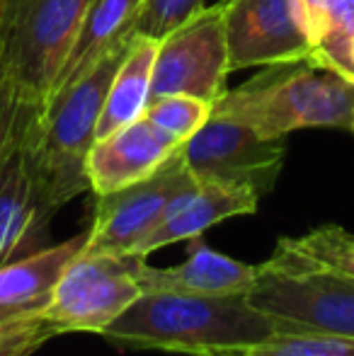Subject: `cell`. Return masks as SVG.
Returning <instances> with one entry per match:
<instances>
[{
  "label": "cell",
  "instance_id": "obj_3",
  "mask_svg": "<svg viewBox=\"0 0 354 356\" xmlns=\"http://www.w3.org/2000/svg\"><path fill=\"white\" fill-rule=\"evenodd\" d=\"M211 109L241 119L267 138L318 127L352 131L354 80L311 61L269 66L243 88L226 90Z\"/></svg>",
  "mask_w": 354,
  "mask_h": 356
},
{
  "label": "cell",
  "instance_id": "obj_19",
  "mask_svg": "<svg viewBox=\"0 0 354 356\" xmlns=\"http://www.w3.org/2000/svg\"><path fill=\"white\" fill-rule=\"evenodd\" d=\"M269 259L289 267L321 269L354 282V233L340 225H318L296 238H279Z\"/></svg>",
  "mask_w": 354,
  "mask_h": 356
},
{
  "label": "cell",
  "instance_id": "obj_4",
  "mask_svg": "<svg viewBox=\"0 0 354 356\" xmlns=\"http://www.w3.org/2000/svg\"><path fill=\"white\" fill-rule=\"evenodd\" d=\"M92 0H0V75L44 104Z\"/></svg>",
  "mask_w": 354,
  "mask_h": 356
},
{
  "label": "cell",
  "instance_id": "obj_21",
  "mask_svg": "<svg viewBox=\"0 0 354 356\" xmlns=\"http://www.w3.org/2000/svg\"><path fill=\"white\" fill-rule=\"evenodd\" d=\"M211 114V104L189 95H166L153 97L143 109V119L156 124L161 131L172 136L177 143L192 138Z\"/></svg>",
  "mask_w": 354,
  "mask_h": 356
},
{
  "label": "cell",
  "instance_id": "obj_24",
  "mask_svg": "<svg viewBox=\"0 0 354 356\" xmlns=\"http://www.w3.org/2000/svg\"><path fill=\"white\" fill-rule=\"evenodd\" d=\"M56 334L58 330L42 313L15 320L0 327V356H32Z\"/></svg>",
  "mask_w": 354,
  "mask_h": 356
},
{
  "label": "cell",
  "instance_id": "obj_1",
  "mask_svg": "<svg viewBox=\"0 0 354 356\" xmlns=\"http://www.w3.org/2000/svg\"><path fill=\"white\" fill-rule=\"evenodd\" d=\"M274 332H279L277 320L248 303L246 293L197 296L153 291L138 296L102 337L122 347L166 349L192 356L262 342Z\"/></svg>",
  "mask_w": 354,
  "mask_h": 356
},
{
  "label": "cell",
  "instance_id": "obj_13",
  "mask_svg": "<svg viewBox=\"0 0 354 356\" xmlns=\"http://www.w3.org/2000/svg\"><path fill=\"white\" fill-rule=\"evenodd\" d=\"M189 252L184 262L175 267L158 269L138 257L136 282L143 293L168 291V293H197V296H231L248 293L257 279V264H246L211 250L202 235L189 238Z\"/></svg>",
  "mask_w": 354,
  "mask_h": 356
},
{
  "label": "cell",
  "instance_id": "obj_8",
  "mask_svg": "<svg viewBox=\"0 0 354 356\" xmlns=\"http://www.w3.org/2000/svg\"><path fill=\"white\" fill-rule=\"evenodd\" d=\"M228 42L223 3L204 5L179 27L158 39L151 99L189 95L214 104L226 92Z\"/></svg>",
  "mask_w": 354,
  "mask_h": 356
},
{
  "label": "cell",
  "instance_id": "obj_23",
  "mask_svg": "<svg viewBox=\"0 0 354 356\" xmlns=\"http://www.w3.org/2000/svg\"><path fill=\"white\" fill-rule=\"evenodd\" d=\"M204 8V0H143L141 15L136 22V34L151 39H163L168 32L192 17Z\"/></svg>",
  "mask_w": 354,
  "mask_h": 356
},
{
  "label": "cell",
  "instance_id": "obj_26",
  "mask_svg": "<svg viewBox=\"0 0 354 356\" xmlns=\"http://www.w3.org/2000/svg\"><path fill=\"white\" fill-rule=\"evenodd\" d=\"M352 134H354V127H352Z\"/></svg>",
  "mask_w": 354,
  "mask_h": 356
},
{
  "label": "cell",
  "instance_id": "obj_5",
  "mask_svg": "<svg viewBox=\"0 0 354 356\" xmlns=\"http://www.w3.org/2000/svg\"><path fill=\"white\" fill-rule=\"evenodd\" d=\"M246 298L257 310L277 320L279 332L311 330L354 337L352 279L267 259L257 264V279Z\"/></svg>",
  "mask_w": 354,
  "mask_h": 356
},
{
  "label": "cell",
  "instance_id": "obj_6",
  "mask_svg": "<svg viewBox=\"0 0 354 356\" xmlns=\"http://www.w3.org/2000/svg\"><path fill=\"white\" fill-rule=\"evenodd\" d=\"M136 262L134 254L81 250L63 269L42 315L58 334H102L143 293L136 282Z\"/></svg>",
  "mask_w": 354,
  "mask_h": 356
},
{
  "label": "cell",
  "instance_id": "obj_17",
  "mask_svg": "<svg viewBox=\"0 0 354 356\" xmlns=\"http://www.w3.org/2000/svg\"><path fill=\"white\" fill-rule=\"evenodd\" d=\"M158 39L136 34L129 44L122 66L117 68L112 83H109L104 107L99 114L95 141L129 127L143 117V109L151 102V78L153 61H156Z\"/></svg>",
  "mask_w": 354,
  "mask_h": 356
},
{
  "label": "cell",
  "instance_id": "obj_25",
  "mask_svg": "<svg viewBox=\"0 0 354 356\" xmlns=\"http://www.w3.org/2000/svg\"><path fill=\"white\" fill-rule=\"evenodd\" d=\"M192 356H223V354H192Z\"/></svg>",
  "mask_w": 354,
  "mask_h": 356
},
{
  "label": "cell",
  "instance_id": "obj_12",
  "mask_svg": "<svg viewBox=\"0 0 354 356\" xmlns=\"http://www.w3.org/2000/svg\"><path fill=\"white\" fill-rule=\"evenodd\" d=\"M172 136L151 124L136 119L129 127L92 143L86 160L88 184L95 194H109L151 177L179 150Z\"/></svg>",
  "mask_w": 354,
  "mask_h": 356
},
{
  "label": "cell",
  "instance_id": "obj_18",
  "mask_svg": "<svg viewBox=\"0 0 354 356\" xmlns=\"http://www.w3.org/2000/svg\"><path fill=\"white\" fill-rule=\"evenodd\" d=\"M318 66L354 80V0H301Z\"/></svg>",
  "mask_w": 354,
  "mask_h": 356
},
{
  "label": "cell",
  "instance_id": "obj_9",
  "mask_svg": "<svg viewBox=\"0 0 354 356\" xmlns=\"http://www.w3.org/2000/svg\"><path fill=\"white\" fill-rule=\"evenodd\" d=\"M197 187L182 153L172 155L161 170L136 184L99 194L88 228V252L131 254L136 245L170 213L179 197Z\"/></svg>",
  "mask_w": 354,
  "mask_h": 356
},
{
  "label": "cell",
  "instance_id": "obj_20",
  "mask_svg": "<svg viewBox=\"0 0 354 356\" xmlns=\"http://www.w3.org/2000/svg\"><path fill=\"white\" fill-rule=\"evenodd\" d=\"M204 354L223 356H354V337L311 330H284L274 332L262 342L241 344V347L216 349Z\"/></svg>",
  "mask_w": 354,
  "mask_h": 356
},
{
  "label": "cell",
  "instance_id": "obj_16",
  "mask_svg": "<svg viewBox=\"0 0 354 356\" xmlns=\"http://www.w3.org/2000/svg\"><path fill=\"white\" fill-rule=\"evenodd\" d=\"M141 8L143 0H92L81 29H78L76 39H73L61 68H58L49 97L61 92L68 85L78 83L112 49L129 42L136 34V22L138 15H141Z\"/></svg>",
  "mask_w": 354,
  "mask_h": 356
},
{
  "label": "cell",
  "instance_id": "obj_22",
  "mask_svg": "<svg viewBox=\"0 0 354 356\" xmlns=\"http://www.w3.org/2000/svg\"><path fill=\"white\" fill-rule=\"evenodd\" d=\"M42 102L29 97L19 85L0 75V163L24 141Z\"/></svg>",
  "mask_w": 354,
  "mask_h": 356
},
{
  "label": "cell",
  "instance_id": "obj_15",
  "mask_svg": "<svg viewBox=\"0 0 354 356\" xmlns=\"http://www.w3.org/2000/svg\"><path fill=\"white\" fill-rule=\"evenodd\" d=\"M88 230L0 267V327L47 308L63 269L86 248Z\"/></svg>",
  "mask_w": 354,
  "mask_h": 356
},
{
  "label": "cell",
  "instance_id": "obj_11",
  "mask_svg": "<svg viewBox=\"0 0 354 356\" xmlns=\"http://www.w3.org/2000/svg\"><path fill=\"white\" fill-rule=\"evenodd\" d=\"M54 213L22 141L0 163V267L49 248Z\"/></svg>",
  "mask_w": 354,
  "mask_h": 356
},
{
  "label": "cell",
  "instance_id": "obj_7",
  "mask_svg": "<svg viewBox=\"0 0 354 356\" xmlns=\"http://www.w3.org/2000/svg\"><path fill=\"white\" fill-rule=\"evenodd\" d=\"M287 138H267L241 119L211 109L204 127L179 145V153L197 182L248 187L265 197L277 184Z\"/></svg>",
  "mask_w": 354,
  "mask_h": 356
},
{
  "label": "cell",
  "instance_id": "obj_14",
  "mask_svg": "<svg viewBox=\"0 0 354 356\" xmlns=\"http://www.w3.org/2000/svg\"><path fill=\"white\" fill-rule=\"evenodd\" d=\"M257 204H260V197L248 187L197 182V187L177 199L170 213L136 245L131 254L146 259L151 252H158L168 245L207 233L211 225L221 220L255 213Z\"/></svg>",
  "mask_w": 354,
  "mask_h": 356
},
{
  "label": "cell",
  "instance_id": "obj_2",
  "mask_svg": "<svg viewBox=\"0 0 354 356\" xmlns=\"http://www.w3.org/2000/svg\"><path fill=\"white\" fill-rule=\"evenodd\" d=\"M131 39L112 49L78 83L51 95L24 136L29 163L56 211L90 189L86 160L95 143L109 83L122 66Z\"/></svg>",
  "mask_w": 354,
  "mask_h": 356
},
{
  "label": "cell",
  "instance_id": "obj_10",
  "mask_svg": "<svg viewBox=\"0 0 354 356\" xmlns=\"http://www.w3.org/2000/svg\"><path fill=\"white\" fill-rule=\"evenodd\" d=\"M228 68L313 61L301 0H223Z\"/></svg>",
  "mask_w": 354,
  "mask_h": 356
}]
</instances>
